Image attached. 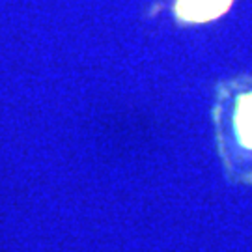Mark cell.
<instances>
[{
  "instance_id": "obj_1",
  "label": "cell",
  "mask_w": 252,
  "mask_h": 252,
  "mask_svg": "<svg viewBox=\"0 0 252 252\" xmlns=\"http://www.w3.org/2000/svg\"><path fill=\"white\" fill-rule=\"evenodd\" d=\"M211 126L224 178L232 185L252 187V73L217 82Z\"/></svg>"
},
{
  "instance_id": "obj_2",
  "label": "cell",
  "mask_w": 252,
  "mask_h": 252,
  "mask_svg": "<svg viewBox=\"0 0 252 252\" xmlns=\"http://www.w3.org/2000/svg\"><path fill=\"white\" fill-rule=\"evenodd\" d=\"M235 0H172L170 13L181 27L207 25L226 15Z\"/></svg>"
}]
</instances>
